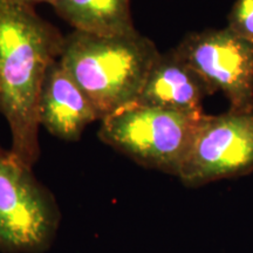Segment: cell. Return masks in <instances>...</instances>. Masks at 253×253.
Here are the masks:
<instances>
[{
    "label": "cell",
    "mask_w": 253,
    "mask_h": 253,
    "mask_svg": "<svg viewBox=\"0 0 253 253\" xmlns=\"http://www.w3.org/2000/svg\"><path fill=\"white\" fill-rule=\"evenodd\" d=\"M212 95L205 81L175 48L161 53L136 102L182 113H204L203 101Z\"/></svg>",
    "instance_id": "obj_8"
},
{
    "label": "cell",
    "mask_w": 253,
    "mask_h": 253,
    "mask_svg": "<svg viewBox=\"0 0 253 253\" xmlns=\"http://www.w3.org/2000/svg\"><path fill=\"white\" fill-rule=\"evenodd\" d=\"M53 7L60 18L77 31L100 36L136 31L130 0H56Z\"/></svg>",
    "instance_id": "obj_9"
},
{
    "label": "cell",
    "mask_w": 253,
    "mask_h": 253,
    "mask_svg": "<svg viewBox=\"0 0 253 253\" xmlns=\"http://www.w3.org/2000/svg\"><path fill=\"white\" fill-rule=\"evenodd\" d=\"M160 54L153 41L137 30L118 36L74 30L65 37L59 61L102 121L136 102Z\"/></svg>",
    "instance_id": "obj_2"
},
{
    "label": "cell",
    "mask_w": 253,
    "mask_h": 253,
    "mask_svg": "<svg viewBox=\"0 0 253 253\" xmlns=\"http://www.w3.org/2000/svg\"><path fill=\"white\" fill-rule=\"evenodd\" d=\"M253 172V109L207 115L177 178L186 188Z\"/></svg>",
    "instance_id": "obj_5"
},
{
    "label": "cell",
    "mask_w": 253,
    "mask_h": 253,
    "mask_svg": "<svg viewBox=\"0 0 253 253\" xmlns=\"http://www.w3.org/2000/svg\"><path fill=\"white\" fill-rule=\"evenodd\" d=\"M210 88L220 91L231 110L253 109V45L229 28L185 36L175 47Z\"/></svg>",
    "instance_id": "obj_6"
},
{
    "label": "cell",
    "mask_w": 253,
    "mask_h": 253,
    "mask_svg": "<svg viewBox=\"0 0 253 253\" xmlns=\"http://www.w3.org/2000/svg\"><path fill=\"white\" fill-rule=\"evenodd\" d=\"M40 126L60 140H80L88 125L99 120L89 97L81 89L59 59L49 66L39 104Z\"/></svg>",
    "instance_id": "obj_7"
},
{
    "label": "cell",
    "mask_w": 253,
    "mask_h": 253,
    "mask_svg": "<svg viewBox=\"0 0 253 253\" xmlns=\"http://www.w3.org/2000/svg\"><path fill=\"white\" fill-rule=\"evenodd\" d=\"M61 223L54 195L33 168L0 145V253H45Z\"/></svg>",
    "instance_id": "obj_4"
},
{
    "label": "cell",
    "mask_w": 253,
    "mask_h": 253,
    "mask_svg": "<svg viewBox=\"0 0 253 253\" xmlns=\"http://www.w3.org/2000/svg\"><path fill=\"white\" fill-rule=\"evenodd\" d=\"M226 27L253 45V0H236L227 17Z\"/></svg>",
    "instance_id": "obj_10"
},
{
    "label": "cell",
    "mask_w": 253,
    "mask_h": 253,
    "mask_svg": "<svg viewBox=\"0 0 253 253\" xmlns=\"http://www.w3.org/2000/svg\"><path fill=\"white\" fill-rule=\"evenodd\" d=\"M7 1H13V2H19V4H25L33 6L34 4H38V2H47V4L54 5L56 0H7Z\"/></svg>",
    "instance_id": "obj_11"
},
{
    "label": "cell",
    "mask_w": 253,
    "mask_h": 253,
    "mask_svg": "<svg viewBox=\"0 0 253 253\" xmlns=\"http://www.w3.org/2000/svg\"><path fill=\"white\" fill-rule=\"evenodd\" d=\"M204 115L134 102L103 119L99 137L142 167L178 177Z\"/></svg>",
    "instance_id": "obj_3"
},
{
    "label": "cell",
    "mask_w": 253,
    "mask_h": 253,
    "mask_svg": "<svg viewBox=\"0 0 253 253\" xmlns=\"http://www.w3.org/2000/svg\"><path fill=\"white\" fill-rule=\"evenodd\" d=\"M63 40L33 6L0 0V113L11 129V151L31 168L40 156L41 89Z\"/></svg>",
    "instance_id": "obj_1"
}]
</instances>
